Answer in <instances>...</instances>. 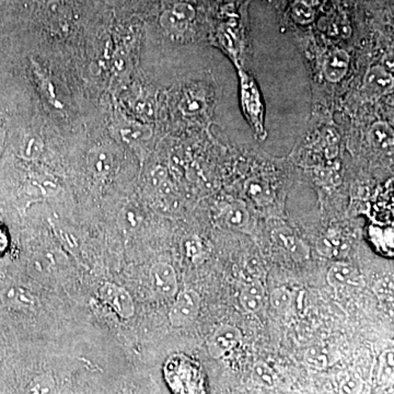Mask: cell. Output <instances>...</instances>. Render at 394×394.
<instances>
[{
  "instance_id": "9a60e30c",
  "label": "cell",
  "mask_w": 394,
  "mask_h": 394,
  "mask_svg": "<svg viewBox=\"0 0 394 394\" xmlns=\"http://www.w3.org/2000/svg\"><path fill=\"white\" fill-rule=\"evenodd\" d=\"M240 304L249 313H256L261 311L265 301V290L261 283L251 282L244 287L240 292Z\"/></svg>"
},
{
  "instance_id": "f1b7e54d",
  "label": "cell",
  "mask_w": 394,
  "mask_h": 394,
  "mask_svg": "<svg viewBox=\"0 0 394 394\" xmlns=\"http://www.w3.org/2000/svg\"><path fill=\"white\" fill-rule=\"evenodd\" d=\"M202 108V101L198 100V99H192V100L187 99V100L183 103V108L182 109H183L184 112H189V114H191L192 112H198Z\"/></svg>"
},
{
  "instance_id": "ffe728a7",
  "label": "cell",
  "mask_w": 394,
  "mask_h": 394,
  "mask_svg": "<svg viewBox=\"0 0 394 394\" xmlns=\"http://www.w3.org/2000/svg\"><path fill=\"white\" fill-rule=\"evenodd\" d=\"M160 24L164 30L174 34L183 33L189 26L187 22L179 18L172 10H166L162 13Z\"/></svg>"
},
{
  "instance_id": "30bf717a",
  "label": "cell",
  "mask_w": 394,
  "mask_h": 394,
  "mask_svg": "<svg viewBox=\"0 0 394 394\" xmlns=\"http://www.w3.org/2000/svg\"><path fill=\"white\" fill-rule=\"evenodd\" d=\"M359 271L354 265L346 262H338L333 264L326 274V281L334 290H340L349 285L358 284Z\"/></svg>"
},
{
  "instance_id": "4fadbf2b",
  "label": "cell",
  "mask_w": 394,
  "mask_h": 394,
  "mask_svg": "<svg viewBox=\"0 0 394 394\" xmlns=\"http://www.w3.org/2000/svg\"><path fill=\"white\" fill-rule=\"evenodd\" d=\"M368 141L376 150L392 154L394 147L393 129L386 122H377L369 129Z\"/></svg>"
},
{
  "instance_id": "e0dca14e",
  "label": "cell",
  "mask_w": 394,
  "mask_h": 394,
  "mask_svg": "<svg viewBox=\"0 0 394 394\" xmlns=\"http://www.w3.org/2000/svg\"><path fill=\"white\" fill-rule=\"evenodd\" d=\"M254 384L263 388H273L276 384V375L267 363H256L252 370Z\"/></svg>"
},
{
  "instance_id": "4dcf8cb0",
  "label": "cell",
  "mask_w": 394,
  "mask_h": 394,
  "mask_svg": "<svg viewBox=\"0 0 394 394\" xmlns=\"http://www.w3.org/2000/svg\"><path fill=\"white\" fill-rule=\"evenodd\" d=\"M5 129L0 126V152H1V149H3V143H5Z\"/></svg>"
},
{
  "instance_id": "83f0119b",
  "label": "cell",
  "mask_w": 394,
  "mask_h": 394,
  "mask_svg": "<svg viewBox=\"0 0 394 394\" xmlns=\"http://www.w3.org/2000/svg\"><path fill=\"white\" fill-rule=\"evenodd\" d=\"M221 39L226 49L230 51L231 53L236 52V41H235V38H233V33L230 31H228V30L221 31Z\"/></svg>"
},
{
  "instance_id": "9c48e42d",
  "label": "cell",
  "mask_w": 394,
  "mask_h": 394,
  "mask_svg": "<svg viewBox=\"0 0 394 394\" xmlns=\"http://www.w3.org/2000/svg\"><path fill=\"white\" fill-rule=\"evenodd\" d=\"M221 221L226 228L238 233H246L250 228L251 215L244 203H231L223 208Z\"/></svg>"
},
{
  "instance_id": "ac0fdd59",
  "label": "cell",
  "mask_w": 394,
  "mask_h": 394,
  "mask_svg": "<svg viewBox=\"0 0 394 394\" xmlns=\"http://www.w3.org/2000/svg\"><path fill=\"white\" fill-rule=\"evenodd\" d=\"M292 299H294V294L285 287L276 288L271 292V296H269V302H271V307L281 313H286L287 310L290 309Z\"/></svg>"
},
{
  "instance_id": "8992f818",
  "label": "cell",
  "mask_w": 394,
  "mask_h": 394,
  "mask_svg": "<svg viewBox=\"0 0 394 394\" xmlns=\"http://www.w3.org/2000/svg\"><path fill=\"white\" fill-rule=\"evenodd\" d=\"M393 86L394 79L391 72L380 65L370 67L363 77V93L370 100H377L389 93L393 89Z\"/></svg>"
},
{
  "instance_id": "5bb4252c",
  "label": "cell",
  "mask_w": 394,
  "mask_h": 394,
  "mask_svg": "<svg viewBox=\"0 0 394 394\" xmlns=\"http://www.w3.org/2000/svg\"><path fill=\"white\" fill-rule=\"evenodd\" d=\"M246 196L258 206H267L274 200V192L269 182L260 178L246 180L244 184Z\"/></svg>"
},
{
  "instance_id": "d6986e66",
  "label": "cell",
  "mask_w": 394,
  "mask_h": 394,
  "mask_svg": "<svg viewBox=\"0 0 394 394\" xmlns=\"http://www.w3.org/2000/svg\"><path fill=\"white\" fill-rule=\"evenodd\" d=\"M55 390V380L51 375L44 374L36 377L24 394H53Z\"/></svg>"
},
{
  "instance_id": "7c38bea8",
  "label": "cell",
  "mask_w": 394,
  "mask_h": 394,
  "mask_svg": "<svg viewBox=\"0 0 394 394\" xmlns=\"http://www.w3.org/2000/svg\"><path fill=\"white\" fill-rule=\"evenodd\" d=\"M1 300L7 307L18 310H32L38 305L36 296L24 287L11 286L1 292Z\"/></svg>"
},
{
  "instance_id": "52a82bcc",
  "label": "cell",
  "mask_w": 394,
  "mask_h": 394,
  "mask_svg": "<svg viewBox=\"0 0 394 394\" xmlns=\"http://www.w3.org/2000/svg\"><path fill=\"white\" fill-rule=\"evenodd\" d=\"M242 84V104L244 111L251 120L252 125L258 133H263V107H262L260 93L254 82L249 79L246 74H240Z\"/></svg>"
},
{
  "instance_id": "ba28073f",
  "label": "cell",
  "mask_w": 394,
  "mask_h": 394,
  "mask_svg": "<svg viewBox=\"0 0 394 394\" xmlns=\"http://www.w3.org/2000/svg\"><path fill=\"white\" fill-rule=\"evenodd\" d=\"M273 239L276 244L290 254L294 261H305L309 258V248L307 244L304 241L299 240L290 229L286 227L275 229Z\"/></svg>"
},
{
  "instance_id": "4316f807",
  "label": "cell",
  "mask_w": 394,
  "mask_h": 394,
  "mask_svg": "<svg viewBox=\"0 0 394 394\" xmlns=\"http://www.w3.org/2000/svg\"><path fill=\"white\" fill-rule=\"evenodd\" d=\"M375 292H377L379 297L392 298V296H393V285H392V282H390L389 279L388 281H380L375 286Z\"/></svg>"
},
{
  "instance_id": "d4e9b609",
  "label": "cell",
  "mask_w": 394,
  "mask_h": 394,
  "mask_svg": "<svg viewBox=\"0 0 394 394\" xmlns=\"http://www.w3.org/2000/svg\"><path fill=\"white\" fill-rule=\"evenodd\" d=\"M363 389V380L356 374L348 375L340 384V394H359Z\"/></svg>"
},
{
  "instance_id": "44dd1931",
  "label": "cell",
  "mask_w": 394,
  "mask_h": 394,
  "mask_svg": "<svg viewBox=\"0 0 394 394\" xmlns=\"http://www.w3.org/2000/svg\"><path fill=\"white\" fill-rule=\"evenodd\" d=\"M347 244H343L342 241L338 239L328 238L319 240L317 244V250L321 255L326 256V258H334L340 253L342 250H346Z\"/></svg>"
},
{
  "instance_id": "f546056e",
  "label": "cell",
  "mask_w": 394,
  "mask_h": 394,
  "mask_svg": "<svg viewBox=\"0 0 394 394\" xmlns=\"http://www.w3.org/2000/svg\"><path fill=\"white\" fill-rule=\"evenodd\" d=\"M200 244L197 240H191L187 246V255L197 256L200 252Z\"/></svg>"
},
{
  "instance_id": "2e32d148",
  "label": "cell",
  "mask_w": 394,
  "mask_h": 394,
  "mask_svg": "<svg viewBox=\"0 0 394 394\" xmlns=\"http://www.w3.org/2000/svg\"><path fill=\"white\" fill-rule=\"evenodd\" d=\"M304 358L310 368L317 369V370L326 368L333 361L332 354L330 353L328 348L320 345L311 346L308 348Z\"/></svg>"
},
{
  "instance_id": "484cf974",
  "label": "cell",
  "mask_w": 394,
  "mask_h": 394,
  "mask_svg": "<svg viewBox=\"0 0 394 394\" xmlns=\"http://www.w3.org/2000/svg\"><path fill=\"white\" fill-rule=\"evenodd\" d=\"M172 11H173L179 18H181L182 20H184L185 22H187V24H189V22L195 18V15H196L195 9L193 8V6L185 3H177V5L174 6Z\"/></svg>"
},
{
  "instance_id": "8fae6325",
  "label": "cell",
  "mask_w": 394,
  "mask_h": 394,
  "mask_svg": "<svg viewBox=\"0 0 394 394\" xmlns=\"http://www.w3.org/2000/svg\"><path fill=\"white\" fill-rule=\"evenodd\" d=\"M349 55L344 49H336L329 55L323 65V72L326 79L333 84L340 81L347 74Z\"/></svg>"
},
{
  "instance_id": "3957f363",
  "label": "cell",
  "mask_w": 394,
  "mask_h": 394,
  "mask_svg": "<svg viewBox=\"0 0 394 394\" xmlns=\"http://www.w3.org/2000/svg\"><path fill=\"white\" fill-rule=\"evenodd\" d=\"M151 290L160 299L175 297L179 290L175 269L169 263L159 262L152 265L149 271Z\"/></svg>"
},
{
  "instance_id": "6da1fadb",
  "label": "cell",
  "mask_w": 394,
  "mask_h": 394,
  "mask_svg": "<svg viewBox=\"0 0 394 394\" xmlns=\"http://www.w3.org/2000/svg\"><path fill=\"white\" fill-rule=\"evenodd\" d=\"M164 376L174 394H206L202 368L187 356H171L164 365Z\"/></svg>"
},
{
  "instance_id": "277c9868",
  "label": "cell",
  "mask_w": 394,
  "mask_h": 394,
  "mask_svg": "<svg viewBox=\"0 0 394 394\" xmlns=\"http://www.w3.org/2000/svg\"><path fill=\"white\" fill-rule=\"evenodd\" d=\"M100 298L122 319H131L135 313V304L131 294L118 285L104 283L99 290Z\"/></svg>"
},
{
  "instance_id": "7a4b0ae2",
  "label": "cell",
  "mask_w": 394,
  "mask_h": 394,
  "mask_svg": "<svg viewBox=\"0 0 394 394\" xmlns=\"http://www.w3.org/2000/svg\"><path fill=\"white\" fill-rule=\"evenodd\" d=\"M200 296L192 290L177 294L169 311V321L173 328H185L192 324L200 315Z\"/></svg>"
},
{
  "instance_id": "cb8c5ba5",
  "label": "cell",
  "mask_w": 394,
  "mask_h": 394,
  "mask_svg": "<svg viewBox=\"0 0 394 394\" xmlns=\"http://www.w3.org/2000/svg\"><path fill=\"white\" fill-rule=\"evenodd\" d=\"M379 378L384 384H391L393 380V351H386L382 355Z\"/></svg>"
},
{
  "instance_id": "7402d4cb",
  "label": "cell",
  "mask_w": 394,
  "mask_h": 394,
  "mask_svg": "<svg viewBox=\"0 0 394 394\" xmlns=\"http://www.w3.org/2000/svg\"><path fill=\"white\" fill-rule=\"evenodd\" d=\"M292 18L300 24H309L315 19V11L302 0H297L292 3Z\"/></svg>"
},
{
  "instance_id": "603a6c76",
  "label": "cell",
  "mask_w": 394,
  "mask_h": 394,
  "mask_svg": "<svg viewBox=\"0 0 394 394\" xmlns=\"http://www.w3.org/2000/svg\"><path fill=\"white\" fill-rule=\"evenodd\" d=\"M139 221H141V217H139L137 212L133 210V208H131V210L129 208H123V210L118 215V226L125 233L135 230L139 227Z\"/></svg>"
},
{
  "instance_id": "5b68a950",
  "label": "cell",
  "mask_w": 394,
  "mask_h": 394,
  "mask_svg": "<svg viewBox=\"0 0 394 394\" xmlns=\"http://www.w3.org/2000/svg\"><path fill=\"white\" fill-rule=\"evenodd\" d=\"M242 333L233 324H221L208 338L207 348L213 358H221L240 344Z\"/></svg>"
}]
</instances>
